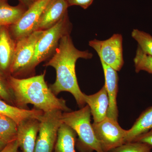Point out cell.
I'll return each mask as SVG.
<instances>
[{"label": "cell", "mask_w": 152, "mask_h": 152, "mask_svg": "<svg viewBox=\"0 0 152 152\" xmlns=\"http://www.w3.org/2000/svg\"><path fill=\"white\" fill-rule=\"evenodd\" d=\"M65 0H51L40 17L35 31H45L53 26L67 12L69 7Z\"/></svg>", "instance_id": "obj_12"}, {"label": "cell", "mask_w": 152, "mask_h": 152, "mask_svg": "<svg viewBox=\"0 0 152 152\" xmlns=\"http://www.w3.org/2000/svg\"><path fill=\"white\" fill-rule=\"evenodd\" d=\"M18 143L16 139L7 144L0 152H18Z\"/></svg>", "instance_id": "obj_26"}, {"label": "cell", "mask_w": 152, "mask_h": 152, "mask_svg": "<svg viewBox=\"0 0 152 152\" xmlns=\"http://www.w3.org/2000/svg\"><path fill=\"white\" fill-rule=\"evenodd\" d=\"M45 72L43 74L27 78L20 79L12 75L8 82L13 94L15 106L26 109L28 104H31L36 109L47 113L55 110L71 111L66 101L57 98L45 81Z\"/></svg>", "instance_id": "obj_2"}, {"label": "cell", "mask_w": 152, "mask_h": 152, "mask_svg": "<svg viewBox=\"0 0 152 152\" xmlns=\"http://www.w3.org/2000/svg\"><path fill=\"white\" fill-rule=\"evenodd\" d=\"M33 1H36V0H33Z\"/></svg>", "instance_id": "obj_30"}, {"label": "cell", "mask_w": 152, "mask_h": 152, "mask_svg": "<svg viewBox=\"0 0 152 152\" xmlns=\"http://www.w3.org/2000/svg\"><path fill=\"white\" fill-rule=\"evenodd\" d=\"M16 42L7 26L0 27V75L6 78L10 75Z\"/></svg>", "instance_id": "obj_11"}, {"label": "cell", "mask_w": 152, "mask_h": 152, "mask_svg": "<svg viewBox=\"0 0 152 152\" xmlns=\"http://www.w3.org/2000/svg\"><path fill=\"white\" fill-rule=\"evenodd\" d=\"M7 4V0H0V7Z\"/></svg>", "instance_id": "obj_29"}, {"label": "cell", "mask_w": 152, "mask_h": 152, "mask_svg": "<svg viewBox=\"0 0 152 152\" xmlns=\"http://www.w3.org/2000/svg\"><path fill=\"white\" fill-rule=\"evenodd\" d=\"M103 69L105 84L109 99V107L107 117L118 121V110L117 96L118 90V76L117 71L101 61Z\"/></svg>", "instance_id": "obj_13"}, {"label": "cell", "mask_w": 152, "mask_h": 152, "mask_svg": "<svg viewBox=\"0 0 152 152\" xmlns=\"http://www.w3.org/2000/svg\"><path fill=\"white\" fill-rule=\"evenodd\" d=\"M133 142L144 143L150 145L152 147V129L148 132L139 136Z\"/></svg>", "instance_id": "obj_25"}, {"label": "cell", "mask_w": 152, "mask_h": 152, "mask_svg": "<svg viewBox=\"0 0 152 152\" xmlns=\"http://www.w3.org/2000/svg\"><path fill=\"white\" fill-rule=\"evenodd\" d=\"M39 120L28 119L18 125L16 140L23 152H34L39 129Z\"/></svg>", "instance_id": "obj_10"}, {"label": "cell", "mask_w": 152, "mask_h": 152, "mask_svg": "<svg viewBox=\"0 0 152 152\" xmlns=\"http://www.w3.org/2000/svg\"><path fill=\"white\" fill-rule=\"evenodd\" d=\"M0 98L8 103L14 104L15 100L7 78L0 75Z\"/></svg>", "instance_id": "obj_23"}, {"label": "cell", "mask_w": 152, "mask_h": 152, "mask_svg": "<svg viewBox=\"0 0 152 152\" xmlns=\"http://www.w3.org/2000/svg\"><path fill=\"white\" fill-rule=\"evenodd\" d=\"M26 9L21 4L17 6L7 4L0 7V27L10 26L14 24L24 13Z\"/></svg>", "instance_id": "obj_18"}, {"label": "cell", "mask_w": 152, "mask_h": 152, "mask_svg": "<svg viewBox=\"0 0 152 152\" xmlns=\"http://www.w3.org/2000/svg\"><path fill=\"white\" fill-rule=\"evenodd\" d=\"M62 112L55 110L44 113L39 121V134L34 152H53L58 131L63 123Z\"/></svg>", "instance_id": "obj_5"}, {"label": "cell", "mask_w": 152, "mask_h": 152, "mask_svg": "<svg viewBox=\"0 0 152 152\" xmlns=\"http://www.w3.org/2000/svg\"><path fill=\"white\" fill-rule=\"evenodd\" d=\"M76 135L77 134L73 129L63 123L58 131L55 152H76Z\"/></svg>", "instance_id": "obj_17"}, {"label": "cell", "mask_w": 152, "mask_h": 152, "mask_svg": "<svg viewBox=\"0 0 152 152\" xmlns=\"http://www.w3.org/2000/svg\"><path fill=\"white\" fill-rule=\"evenodd\" d=\"M152 129V106L142 113L132 127L127 130L126 143L134 141L137 137Z\"/></svg>", "instance_id": "obj_16"}, {"label": "cell", "mask_w": 152, "mask_h": 152, "mask_svg": "<svg viewBox=\"0 0 152 152\" xmlns=\"http://www.w3.org/2000/svg\"><path fill=\"white\" fill-rule=\"evenodd\" d=\"M152 148L147 144L132 142L126 143L108 152H151Z\"/></svg>", "instance_id": "obj_22"}, {"label": "cell", "mask_w": 152, "mask_h": 152, "mask_svg": "<svg viewBox=\"0 0 152 152\" xmlns=\"http://www.w3.org/2000/svg\"><path fill=\"white\" fill-rule=\"evenodd\" d=\"M51 1L36 0L18 20L10 26V32L15 40H18L35 31L43 12Z\"/></svg>", "instance_id": "obj_9"}, {"label": "cell", "mask_w": 152, "mask_h": 152, "mask_svg": "<svg viewBox=\"0 0 152 152\" xmlns=\"http://www.w3.org/2000/svg\"><path fill=\"white\" fill-rule=\"evenodd\" d=\"M134 62L136 72L144 71L152 74V57L144 53L138 46Z\"/></svg>", "instance_id": "obj_21"}, {"label": "cell", "mask_w": 152, "mask_h": 152, "mask_svg": "<svg viewBox=\"0 0 152 152\" xmlns=\"http://www.w3.org/2000/svg\"><path fill=\"white\" fill-rule=\"evenodd\" d=\"M71 27L67 13L53 26L44 31L36 45L34 54L29 66L28 73L34 71L38 65L55 52L62 37L69 34Z\"/></svg>", "instance_id": "obj_4"}, {"label": "cell", "mask_w": 152, "mask_h": 152, "mask_svg": "<svg viewBox=\"0 0 152 152\" xmlns=\"http://www.w3.org/2000/svg\"><path fill=\"white\" fill-rule=\"evenodd\" d=\"M44 31H34L16 42L13 59L10 70V75L15 77L28 73L36 45Z\"/></svg>", "instance_id": "obj_6"}, {"label": "cell", "mask_w": 152, "mask_h": 152, "mask_svg": "<svg viewBox=\"0 0 152 152\" xmlns=\"http://www.w3.org/2000/svg\"><path fill=\"white\" fill-rule=\"evenodd\" d=\"M20 4L25 6L27 9L31 5L34 3L33 0H19Z\"/></svg>", "instance_id": "obj_27"}, {"label": "cell", "mask_w": 152, "mask_h": 152, "mask_svg": "<svg viewBox=\"0 0 152 152\" xmlns=\"http://www.w3.org/2000/svg\"><path fill=\"white\" fill-rule=\"evenodd\" d=\"M8 143L5 140L0 139V151H1L6 147V146L7 145Z\"/></svg>", "instance_id": "obj_28"}, {"label": "cell", "mask_w": 152, "mask_h": 152, "mask_svg": "<svg viewBox=\"0 0 152 152\" xmlns=\"http://www.w3.org/2000/svg\"><path fill=\"white\" fill-rule=\"evenodd\" d=\"M89 45L97 53L100 61L118 72L122 68L123 37L121 34H114L105 40L94 39L89 42Z\"/></svg>", "instance_id": "obj_8"}, {"label": "cell", "mask_w": 152, "mask_h": 152, "mask_svg": "<svg viewBox=\"0 0 152 152\" xmlns=\"http://www.w3.org/2000/svg\"><path fill=\"white\" fill-rule=\"evenodd\" d=\"M92 53L81 51L75 47L69 34L64 36L60 40L54 54L45 66L54 68L56 78L50 88L55 95L61 92H69L75 99L80 107H84V94L79 87L75 72L76 63L79 58H91Z\"/></svg>", "instance_id": "obj_1"}, {"label": "cell", "mask_w": 152, "mask_h": 152, "mask_svg": "<svg viewBox=\"0 0 152 152\" xmlns=\"http://www.w3.org/2000/svg\"><path fill=\"white\" fill-rule=\"evenodd\" d=\"M91 110L87 105L78 110L63 113L62 119L63 123L75 131L80 144L86 149L104 152L95 136L91 123Z\"/></svg>", "instance_id": "obj_3"}, {"label": "cell", "mask_w": 152, "mask_h": 152, "mask_svg": "<svg viewBox=\"0 0 152 152\" xmlns=\"http://www.w3.org/2000/svg\"><path fill=\"white\" fill-rule=\"evenodd\" d=\"M69 7L79 6L83 9H87L92 4L94 0H65Z\"/></svg>", "instance_id": "obj_24"}, {"label": "cell", "mask_w": 152, "mask_h": 152, "mask_svg": "<svg viewBox=\"0 0 152 152\" xmlns=\"http://www.w3.org/2000/svg\"><path fill=\"white\" fill-rule=\"evenodd\" d=\"M18 124L10 117L0 114V139L8 142L16 139Z\"/></svg>", "instance_id": "obj_19"}, {"label": "cell", "mask_w": 152, "mask_h": 152, "mask_svg": "<svg viewBox=\"0 0 152 152\" xmlns=\"http://www.w3.org/2000/svg\"><path fill=\"white\" fill-rule=\"evenodd\" d=\"M95 136L104 152L126 143L127 130L121 127L118 121L107 117L99 122L93 123Z\"/></svg>", "instance_id": "obj_7"}, {"label": "cell", "mask_w": 152, "mask_h": 152, "mask_svg": "<svg viewBox=\"0 0 152 152\" xmlns=\"http://www.w3.org/2000/svg\"><path fill=\"white\" fill-rule=\"evenodd\" d=\"M132 37L137 41L138 47L144 53L152 57V36L137 29L133 30Z\"/></svg>", "instance_id": "obj_20"}, {"label": "cell", "mask_w": 152, "mask_h": 152, "mask_svg": "<svg viewBox=\"0 0 152 152\" xmlns=\"http://www.w3.org/2000/svg\"><path fill=\"white\" fill-rule=\"evenodd\" d=\"M85 102L89 107L94 123L103 121L107 117L109 99L104 85L98 92L93 95L84 94Z\"/></svg>", "instance_id": "obj_14"}, {"label": "cell", "mask_w": 152, "mask_h": 152, "mask_svg": "<svg viewBox=\"0 0 152 152\" xmlns=\"http://www.w3.org/2000/svg\"><path fill=\"white\" fill-rule=\"evenodd\" d=\"M44 113L42 111L36 108H20L0 99V114L10 117L18 125L28 119L35 118L40 121Z\"/></svg>", "instance_id": "obj_15"}]
</instances>
